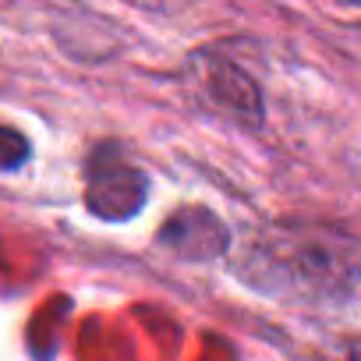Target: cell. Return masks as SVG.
<instances>
[{"mask_svg": "<svg viewBox=\"0 0 361 361\" xmlns=\"http://www.w3.org/2000/svg\"><path fill=\"white\" fill-rule=\"evenodd\" d=\"M159 241L170 245V252L192 255V259H213L227 248V234H224L220 220L206 209H185V213L170 216Z\"/></svg>", "mask_w": 361, "mask_h": 361, "instance_id": "cell-3", "label": "cell"}, {"mask_svg": "<svg viewBox=\"0 0 361 361\" xmlns=\"http://www.w3.org/2000/svg\"><path fill=\"white\" fill-rule=\"evenodd\" d=\"M350 361H361V343H354V347H350Z\"/></svg>", "mask_w": 361, "mask_h": 361, "instance_id": "cell-5", "label": "cell"}, {"mask_svg": "<svg viewBox=\"0 0 361 361\" xmlns=\"http://www.w3.org/2000/svg\"><path fill=\"white\" fill-rule=\"evenodd\" d=\"M213 92L220 96V103H227L234 114H248V117H259V92L252 89V82L245 75H238L231 64L213 78Z\"/></svg>", "mask_w": 361, "mask_h": 361, "instance_id": "cell-4", "label": "cell"}, {"mask_svg": "<svg viewBox=\"0 0 361 361\" xmlns=\"http://www.w3.org/2000/svg\"><path fill=\"white\" fill-rule=\"evenodd\" d=\"M248 283L301 301H343L361 283V248L319 227H280L248 245Z\"/></svg>", "mask_w": 361, "mask_h": 361, "instance_id": "cell-1", "label": "cell"}, {"mask_svg": "<svg viewBox=\"0 0 361 361\" xmlns=\"http://www.w3.org/2000/svg\"><path fill=\"white\" fill-rule=\"evenodd\" d=\"M89 209L103 220H128L145 202V173L121 159L117 149H99L89 163Z\"/></svg>", "mask_w": 361, "mask_h": 361, "instance_id": "cell-2", "label": "cell"}]
</instances>
